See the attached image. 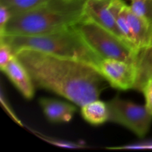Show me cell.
<instances>
[{"label":"cell","mask_w":152,"mask_h":152,"mask_svg":"<svg viewBox=\"0 0 152 152\" xmlns=\"http://www.w3.org/2000/svg\"><path fill=\"white\" fill-rule=\"evenodd\" d=\"M15 56L26 68L35 87L50 91L83 106L98 99L108 82L94 66L39 50L22 49Z\"/></svg>","instance_id":"obj_1"},{"label":"cell","mask_w":152,"mask_h":152,"mask_svg":"<svg viewBox=\"0 0 152 152\" xmlns=\"http://www.w3.org/2000/svg\"><path fill=\"white\" fill-rule=\"evenodd\" d=\"M86 0H50L28 11L11 16L0 36H37L77 25L86 16Z\"/></svg>","instance_id":"obj_2"},{"label":"cell","mask_w":152,"mask_h":152,"mask_svg":"<svg viewBox=\"0 0 152 152\" xmlns=\"http://www.w3.org/2000/svg\"><path fill=\"white\" fill-rule=\"evenodd\" d=\"M0 40L7 43L14 54L22 49H33L59 57L81 61L97 69L102 59L91 48L74 26L43 35L0 36Z\"/></svg>","instance_id":"obj_3"},{"label":"cell","mask_w":152,"mask_h":152,"mask_svg":"<svg viewBox=\"0 0 152 152\" xmlns=\"http://www.w3.org/2000/svg\"><path fill=\"white\" fill-rule=\"evenodd\" d=\"M74 27L91 48L102 59H116L135 65L138 51L118 36L86 16Z\"/></svg>","instance_id":"obj_4"},{"label":"cell","mask_w":152,"mask_h":152,"mask_svg":"<svg viewBox=\"0 0 152 152\" xmlns=\"http://www.w3.org/2000/svg\"><path fill=\"white\" fill-rule=\"evenodd\" d=\"M106 103L108 109V122L126 127L139 137L146 135L151 127L152 114L145 105H138L119 96Z\"/></svg>","instance_id":"obj_5"},{"label":"cell","mask_w":152,"mask_h":152,"mask_svg":"<svg viewBox=\"0 0 152 152\" xmlns=\"http://www.w3.org/2000/svg\"><path fill=\"white\" fill-rule=\"evenodd\" d=\"M98 70L111 87L123 91L134 89L137 78L134 64L116 59H102Z\"/></svg>","instance_id":"obj_6"},{"label":"cell","mask_w":152,"mask_h":152,"mask_svg":"<svg viewBox=\"0 0 152 152\" xmlns=\"http://www.w3.org/2000/svg\"><path fill=\"white\" fill-rule=\"evenodd\" d=\"M110 3L111 0H86L85 15L101 27L125 40L110 9Z\"/></svg>","instance_id":"obj_7"},{"label":"cell","mask_w":152,"mask_h":152,"mask_svg":"<svg viewBox=\"0 0 152 152\" xmlns=\"http://www.w3.org/2000/svg\"><path fill=\"white\" fill-rule=\"evenodd\" d=\"M22 96L31 99L35 93V86L26 68L15 56L2 70Z\"/></svg>","instance_id":"obj_8"},{"label":"cell","mask_w":152,"mask_h":152,"mask_svg":"<svg viewBox=\"0 0 152 152\" xmlns=\"http://www.w3.org/2000/svg\"><path fill=\"white\" fill-rule=\"evenodd\" d=\"M39 104L45 117L52 123H68L77 111L74 105L50 98H40Z\"/></svg>","instance_id":"obj_9"},{"label":"cell","mask_w":152,"mask_h":152,"mask_svg":"<svg viewBox=\"0 0 152 152\" xmlns=\"http://www.w3.org/2000/svg\"><path fill=\"white\" fill-rule=\"evenodd\" d=\"M135 66L137 78L134 89L142 91L145 83L152 79V45L138 50Z\"/></svg>","instance_id":"obj_10"},{"label":"cell","mask_w":152,"mask_h":152,"mask_svg":"<svg viewBox=\"0 0 152 152\" xmlns=\"http://www.w3.org/2000/svg\"><path fill=\"white\" fill-rule=\"evenodd\" d=\"M81 114L88 123L99 126L108 121V105L99 99H95L81 106Z\"/></svg>","instance_id":"obj_11"},{"label":"cell","mask_w":152,"mask_h":152,"mask_svg":"<svg viewBox=\"0 0 152 152\" xmlns=\"http://www.w3.org/2000/svg\"><path fill=\"white\" fill-rule=\"evenodd\" d=\"M50 0H0V4L5 6L12 16L38 7Z\"/></svg>","instance_id":"obj_12"},{"label":"cell","mask_w":152,"mask_h":152,"mask_svg":"<svg viewBox=\"0 0 152 152\" xmlns=\"http://www.w3.org/2000/svg\"><path fill=\"white\" fill-rule=\"evenodd\" d=\"M132 11L152 26V0H131Z\"/></svg>","instance_id":"obj_13"},{"label":"cell","mask_w":152,"mask_h":152,"mask_svg":"<svg viewBox=\"0 0 152 152\" xmlns=\"http://www.w3.org/2000/svg\"><path fill=\"white\" fill-rule=\"evenodd\" d=\"M35 135H37L38 137L42 139V140L45 141V142H48V143L51 144V145H56L58 147H62V148H84V145H81V144L77 143V142H71V141L57 139V138L50 137L45 136L44 134L39 133L37 132H33Z\"/></svg>","instance_id":"obj_14"},{"label":"cell","mask_w":152,"mask_h":152,"mask_svg":"<svg viewBox=\"0 0 152 152\" xmlns=\"http://www.w3.org/2000/svg\"><path fill=\"white\" fill-rule=\"evenodd\" d=\"M14 57L15 54L10 46L4 41L0 40V68L1 71Z\"/></svg>","instance_id":"obj_15"},{"label":"cell","mask_w":152,"mask_h":152,"mask_svg":"<svg viewBox=\"0 0 152 152\" xmlns=\"http://www.w3.org/2000/svg\"><path fill=\"white\" fill-rule=\"evenodd\" d=\"M145 96V107L152 114V79H150L144 86L142 91Z\"/></svg>","instance_id":"obj_16"},{"label":"cell","mask_w":152,"mask_h":152,"mask_svg":"<svg viewBox=\"0 0 152 152\" xmlns=\"http://www.w3.org/2000/svg\"><path fill=\"white\" fill-rule=\"evenodd\" d=\"M11 16L12 14L10 10L5 6L0 4V34L4 31Z\"/></svg>","instance_id":"obj_17"}]
</instances>
